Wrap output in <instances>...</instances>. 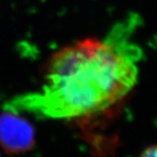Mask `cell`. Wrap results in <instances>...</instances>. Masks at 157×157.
Listing matches in <instances>:
<instances>
[{"instance_id":"3957f363","label":"cell","mask_w":157,"mask_h":157,"mask_svg":"<svg viewBox=\"0 0 157 157\" xmlns=\"http://www.w3.org/2000/svg\"><path fill=\"white\" fill-rule=\"evenodd\" d=\"M140 157H157V145L147 147L141 152Z\"/></svg>"},{"instance_id":"7a4b0ae2","label":"cell","mask_w":157,"mask_h":157,"mask_svg":"<svg viewBox=\"0 0 157 157\" xmlns=\"http://www.w3.org/2000/svg\"><path fill=\"white\" fill-rule=\"evenodd\" d=\"M34 143L35 131L28 121L11 111L0 113V146L5 151L22 154L32 149Z\"/></svg>"},{"instance_id":"277c9868","label":"cell","mask_w":157,"mask_h":157,"mask_svg":"<svg viewBox=\"0 0 157 157\" xmlns=\"http://www.w3.org/2000/svg\"><path fill=\"white\" fill-rule=\"evenodd\" d=\"M0 157H1V155H0Z\"/></svg>"},{"instance_id":"6da1fadb","label":"cell","mask_w":157,"mask_h":157,"mask_svg":"<svg viewBox=\"0 0 157 157\" xmlns=\"http://www.w3.org/2000/svg\"><path fill=\"white\" fill-rule=\"evenodd\" d=\"M136 24L131 16L114 24L103 38H87L58 50L46 64L41 87L14 96L4 109L76 120L118 106L138 79L142 50L133 40Z\"/></svg>"}]
</instances>
